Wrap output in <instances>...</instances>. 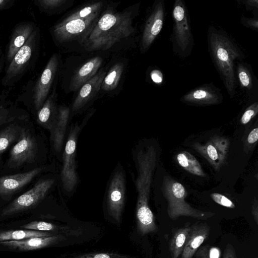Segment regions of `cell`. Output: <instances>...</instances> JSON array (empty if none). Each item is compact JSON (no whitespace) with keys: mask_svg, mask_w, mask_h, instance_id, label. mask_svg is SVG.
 <instances>
[{"mask_svg":"<svg viewBox=\"0 0 258 258\" xmlns=\"http://www.w3.org/2000/svg\"><path fill=\"white\" fill-rule=\"evenodd\" d=\"M56 95L53 90L41 108L37 112L36 122L40 126L50 131L57 113Z\"/></svg>","mask_w":258,"mask_h":258,"instance_id":"cb8c5ba5","label":"cell"},{"mask_svg":"<svg viewBox=\"0 0 258 258\" xmlns=\"http://www.w3.org/2000/svg\"><path fill=\"white\" fill-rule=\"evenodd\" d=\"M103 6L102 2L94 3L79 9L63 20L64 22L76 19H85L98 16Z\"/></svg>","mask_w":258,"mask_h":258,"instance_id":"f1b7e54d","label":"cell"},{"mask_svg":"<svg viewBox=\"0 0 258 258\" xmlns=\"http://www.w3.org/2000/svg\"><path fill=\"white\" fill-rule=\"evenodd\" d=\"M2 60V49L0 47V64H1Z\"/></svg>","mask_w":258,"mask_h":258,"instance_id":"ee69618b","label":"cell"},{"mask_svg":"<svg viewBox=\"0 0 258 258\" xmlns=\"http://www.w3.org/2000/svg\"><path fill=\"white\" fill-rule=\"evenodd\" d=\"M102 59L96 56L84 64L73 76L70 84L71 91H76L97 73L102 63Z\"/></svg>","mask_w":258,"mask_h":258,"instance_id":"7402d4cb","label":"cell"},{"mask_svg":"<svg viewBox=\"0 0 258 258\" xmlns=\"http://www.w3.org/2000/svg\"><path fill=\"white\" fill-rule=\"evenodd\" d=\"M223 96L221 90L212 83L198 86L183 95L180 100L192 105H212L221 103Z\"/></svg>","mask_w":258,"mask_h":258,"instance_id":"2e32d148","label":"cell"},{"mask_svg":"<svg viewBox=\"0 0 258 258\" xmlns=\"http://www.w3.org/2000/svg\"><path fill=\"white\" fill-rule=\"evenodd\" d=\"M124 65L121 62L114 64L105 75L101 88L105 91L112 90L117 86L123 71Z\"/></svg>","mask_w":258,"mask_h":258,"instance_id":"83f0119b","label":"cell"},{"mask_svg":"<svg viewBox=\"0 0 258 258\" xmlns=\"http://www.w3.org/2000/svg\"><path fill=\"white\" fill-rule=\"evenodd\" d=\"M150 75L151 78L154 83L160 84L163 82V76L160 70H154L151 72Z\"/></svg>","mask_w":258,"mask_h":258,"instance_id":"f35d334b","label":"cell"},{"mask_svg":"<svg viewBox=\"0 0 258 258\" xmlns=\"http://www.w3.org/2000/svg\"><path fill=\"white\" fill-rule=\"evenodd\" d=\"M229 146L228 139L216 136L211 138L205 144H195L194 148L218 170L225 160Z\"/></svg>","mask_w":258,"mask_h":258,"instance_id":"9a60e30c","label":"cell"},{"mask_svg":"<svg viewBox=\"0 0 258 258\" xmlns=\"http://www.w3.org/2000/svg\"><path fill=\"white\" fill-rule=\"evenodd\" d=\"M243 258H244V257Z\"/></svg>","mask_w":258,"mask_h":258,"instance_id":"f6af8a7d","label":"cell"},{"mask_svg":"<svg viewBox=\"0 0 258 258\" xmlns=\"http://www.w3.org/2000/svg\"><path fill=\"white\" fill-rule=\"evenodd\" d=\"M106 72L102 70L80 88L70 109L71 116L82 110L98 92L101 87Z\"/></svg>","mask_w":258,"mask_h":258,"instance_id":"e0dca14e","label":"cell"},{"mask_svg":"<svg viewBox=\"0 0 258 258\" xmlns=\"http://www.w3.org/2000/svg\"><path fill=\"white\" fill-rule=\"evenodd\" d=\"M258 140V128L256 127L252 130L249 134L247 137V141L249 144H253Z\"/></svg>","mask_w":258,"mask_h":258,"instance_id":"ab89813d","label":"cell"},{"mask_svg":"<svg viewBox=\"0 0 258 258\" xmlns=\"http://www.w3.org/2000/svg\"><path fill=\"white\" fill-rule=\"evenodd\" d=\"M258 112V103L255 102L248 106L243 113L240 122L245 124L247 123Z\"/></svg>","mask_w":258,"mask_h":258,"instance_id":"e575fe53","label":"cell"},{"mask_svg":"<svg viewBox=\"0 0 258 258\" xmlns=\"http://www.w3.org/2000/svg\"><path fill=\"white\" fill-rule=\"evenodd\" d=\"M131 13H104L81 40L89 50L107 49L134 31Z\"/></svg>","mask_w":258,"mask_h":258,"instance_id":"7a4b0ae2","label":"cell"},{"mask_svg":"<svg viewBox=\"0 0 258 258\" xmlns=\"http://www.w3.org/2000/svg\"><path fill=\"white\" fill-rule=\"evenodd\" d=\"M210 231V226L206 223H197L190 226L180 258H192L198 249L208 238Z\"/></svg>","mask_w":258,"mask_h":258,"instance_id":"ffe728a7","label":"cell"},{"mask_svg":"<svg viewBox=\"0 0 258 258\" xmlns=\"http://www.w3.org/2000/svg\"><path fill=\"white\" fill-rule=\"evenodd\" d=\"M72 258H131L120 254L108 252L86 253L77 255Z\"/></svg>","mask_w":258,"mask_h":258,"instance_id":"836d02e7","label":"cell"},{"mask_svg":"<svg viewBox=\"0 0 258 258\" xmlns=\"http://www.w3.org/2000/svg\"><path fill=\"white\" fill-rule=\"evenodd\" d=\"M178 164L190 173L200 176H205L201 166L196 158L187 152L178 154L176 157Z\"/></svg>","mask_w":258,"mask_h":258,"instance_id":"4316f807","label":"cell"},{"mask_svg":"<svg viewBox=\"0 0 258 258\" xmlns=\"http://www.w3.org/2000/svg\"><path fill=\"white\" fill-rule=\"evenodd\" d=\"M59 181V175L48 174L41 177L27 191L4 208L1 217H7L35 207L44 199Z\"/></svg>","mask_w":258,"mask_h":258,"instance_id":"8992f818","label":"cell"},{"mask_svg":"<svg viewBox=\"0 0 258 258\" xmlns=\"http://www.w3.org/2000/svg\"><path fill=\"white\" fill-rule=\"evenodd\" d=\"M194 255L197 258H220L221 251L219 247L206 244L200 247Z\"/></svg>","mask_w":258,"mask_h":258,"instance_id":"4dcf8cb0","label":"cell"},{"mask_svg":"<svg viewBox=\"0 0 258 258\" xmlns=\"http://www.w3.org/2000/svg\"><path fill=\"white\" fill-rule=\"evenodd\" d=\"M190 226H185L177 229L169 242V249L171 258H178L185 246Z\"/></svg>","mask_w":258,"mask_h":258,"instance_id":"484cf974","label":"cell"},{"mask_svg":"<svg viewBox=\"0 0 258 258\" xmlns=\"http://www.w3.org/2000/svg\"><path fill=\"white\" fill-rule=\"evenodd\" d=\"M236 79L241 88L248 95H257L258 81L250 64L239 61L236 68Z\"/></svg>","mask_w":258,"mask_h":258,"instance_id":"603a6c76","label":"cell"},{"mask_svg":"<svg viewBox=\"0 0 258 258\" xmlns=\"http://www.w3.org/2000/svg\"><path fill=\"white\" fill-rule=\"evenodd\" d=\"M126 174L119 163L113 171L106 187L105 200L108 215L119 223L124 208L126 194Z\"/></svg>","mask_w":258,"mask_h":258,"instance_id":"9c48e42d","label":"cell"},{"mask_svg":"<svg viewBox=\"0 0 258 258\" xmlns=\"http://www.w3.org/2000/svg\"><path fill=\"white\" fill-rule=\"evenodd\" d=\"M252 213L253 216L254 217L255 222H256V224H258V209H257V205L256 203L255 204H254L252 206Z\"/></svg>","mask_w":258,"mask_h":258,"instance_id":"7bdbcfd3","label":"cell"},{"mask_svg":"<svg viewBox=\"0 0 258 258\" xmlns=\"http://www.w3.org/2000/svg\"><path fill=\"white\" fill-rule=\"evenodd\" d=\"M25 119H28L25 115L13 114L5 108L0 109V127L16 120Z\"/></svg>","mask_w":258,"mask_h":258,"instance_id":"1f68e13d","label":"cell"},{"mask_svg":"<svg viewBox=\"0 0 258 258\" xmlns=\"http://www.w3.org/2000/svg\"><path fill=\"white\" fill-rule=\"evenodd\" d=\"M165 10L164 0L155 2L144 28L141 40L143 50L149 48L161 32L165 20Z\"/></svg>","mask_w":258,"mask_h":258,"instance_id":"4fadbf2b","label":"cell"},{"mask_svg":"<svg viewBox=\"0 0 258 258\" xmlns=\"http://www.w3.org/2000/svg\"><path fill=\"white\" fill-rule=\"evenodd\" d=\"M64 239V236L58 234L48 237H31L20 240L1 241L0 245L12 250L28 251L55 244Z\"/></svg>","mask_w":258,"mask_h":258,"instance_id":"d6986e66","label":"cell"},{"mask_svg":"<svg viewBox=\"0 0 258 258\" xmlns=\"http://www.w3.org/2000/svg\"><path fill=\"white\" fill-rule=\"evenodd\" d=\"M36 29V25L31 22H22L15 26L7 48L6 62L7 66Z\"/></svg>","mask_w":258,"mask_h":258,"instance_id":"ac0fdd59","label":"cell"},{"mask_svg":"<svg viewBox=\"0 0 258 258\" xmlns=\"http://www.w3.org/2000/svg\"><path fill=\"white\" fill-rule=\"evenodd\" d=\"M22 228L31 230L39 231H53L54 232H67V227H60L44 221H32L21 226Z\"/></svg>","mask_w":258,"mask_h":258,"instance_id":"f546056e","label":"cell"},{"mask_svg":"<svg viewBox=\"0 0 258 258\" xmlns=\"http://www.w3.org/2000/svg\"><path fill=\"white\" fill-rule=\"evenodd\" d=\"M70 119V109L67 106L58 107L56 118L49 131L50 141L54 153L61 161L66 136L69 128L68 122Z\"/></svg>","mask_w":258,"mask_h":258,"instance_id":"5bb4252c","label":"cell"},{"mask_svg":"<svg viewBox=\"0 0 258 258\" xmlns=\"http://www.w3.org/2000/svg\"><path fill=\"white\" fill-rule=\"evenodd\" d=\"M208 52L212 61L230 98L234 97L237 81L234 69L236 60L245 56L234 39L225 31L209 25L207 32Z\"/></svg>","mask_w":258,"mask_h":258,"instance_id":"6da1fadb","label":"cell"},{"mask_svg":"<svg viewBox=\"0 0 258 258\" xmlns=\"http://www.w3.org/2000/svg\"><path fill=\"white\" fill-rule=\"evenodd\" d=\"M98 16L85 19L62 21L53 27V36L59 42H68L79 38L81 40L94 26Z\"/></svg>","mask_w":258,"mask_h":258,"instance_id":"8fae6325","label":"cell"},{"mask_svg":"<svg viewBox=\"0 0 258 258\" xmlns=\"http://www.w3.org/2000/svg\"><path fill=\"white\" fill-rule=\"evenodd\" d=\"M211 197L214 202L222 206L232 209L235 207L234 204L223 195L219 193H212L211 194Z\"/></svg>","mask_w":258,"mask_h":258,"instance_id":"d590c367","label":"cell"},{"mask_svg":"<svg viewBox=\"0 0 258 258\" xmlns=\"http://www.w3.org/2000/svg\"><path fill=\"white\" fill-rule=\"evenodd\" d=\"M222 258H237L235 248L231 244L226 245Z\"/></svg>","mask_w":258,"mask_h":258,"instance_id":"74e56055","label":"cell"},{"mask_svg":"<svg viewBox=\"0 0 258 258\" xmlns=\"http://www.w3.org/2000/svg\"><path fill=\"white\" fill-rule=\"evenodd\" d=\"M66 2V0H37L35 2L41 10L47 11L59 7Z\"/></svg>","mask_w":258,"mask_h":258,"instance_id":"d6a6232c","label":"cell"},{"mask_svg":"<svg viewBox=\"0 0 258 258\" xmlns=\"http://www.w3.org/2000/svg\"><path fill=\"white\" fill-rule=\"evenodd\" d=\"M44 144L29 121L22 128L18 141L11 147L9 157L0 170L1 174H15L22 169H34L39 165Z\"/></svg>","mask_w":258,"mask_h":258,"instance_id":"3957f363","label":"cell"},{"mask_svg":"<svg viewBox=\"0 0 258 258\" xmlns=\"http://www.w3.org/2000/svg\"><path fill=\"white\" fill-rule=\"evenodd\" d=\"M40 43V31L38 28L32 34L23 46L16 53L7 66L2 79L3 85H11L18 81L38 56Z\"/></svg>","mask_w":258,"mask_h":258,"instance_id":"ba28073f","label":"cell"},{"mask_svg":"<svg viewBox=\"0 0 258 258\" xmlns=\"http://www.w3.org/2000/svg\"><path fill=\"white\" fill-rule=\"evenodd\" d=\"M172 16L173 26L170 40L173 52L180 57H186L191 54L195 43L190 17L183 0L175 1Z\"/></svg>","mask_w":258,"mask_h":258,"instance_id":"5b68a950","label":"cell"},{"mask_svg":"<svg viewBox=\"0 0 258 258\" xmlns=\"http://www.w3.org/2000/svg\"><path fill=\"white\" fill-rule=\"evenodd\" d=\"M58 234L56 232L31 230H0V242L20 240L31 237H48Z\"/></svg>","mask_w":258,"mask_h":258,"instance_id":"d4e9b609","label":"cell"},{"mask_svg":"<svg viewBox=\"0 0 258 258\" xmlns=\"http://www.w3.org/2000/svg\"><path fill=\"white\" fill-rule=\"evenodd\" d=\"M59 59L56 54H53L37 80L34 89L33 103L37 112L48 97L49 92L58 67Z\"/></svg>","mask_w":258,"mask_h":258,"instance_id":"7c38bea8","label":"cell"},{"mask_svg":"<svg viewBox=\"0 0 258 258\" xmlns=\"http://www.w3.org/2000/svg\"><path fill=\"white\" fill-rule=\"evenodd\" d=\"M54 164L42 165L28 171L0 176V199L10 200L43 173H53Z\"/></svg>","mask_w":258,"mask_h":258,"instance_id":"30bf717a","label":"cell"},{"mask_svg":"<svg viewBox=\"0 0 258 258\" xmlns=\"http://www.w3.org/2000/svg\"><path fill=\"white\" fill-rule=\"evenodd\" d=\"M88 119L86 116L80 124L75 123L69 126L59 175V182L62 192L67 196H71L75 192L79 182L76 166L77 144L79 135Z\"/></svg>","mask_w":258,"mask_h":258,"instance_id":"277c9868","label":"cell"},{"mask_svg":"<svg viewBox=\"0 0 258 258\" xmlns=\"http://www.w3.org/2000/svg\"><path fill=\"white\" fill-rule=\"evenodd\" d=\"M241 24L248 28L252 29L256 31L258 30V20L254 18H248L244 16L241 17Z\"/></svg>","mask_w":258,"mask_h":258,"instance_id":"8d00e7d4","label":"cell"},{"mask_svg":"<svg viewBox=\"0 0 258 258\" xmlns=\"http://www.w3.org/2000/svg\"><path fill=\"white\" fill-rule=\"evenodd\" d=\"M14 3L13 0H0V11L10 8Z\"/></svg>","mask_w":258,"mask_h":258,"instance_id":"b9f144b4","label":"cell"},{"mask_svg":"<svg viewBox=\"0 0 258 258\" xmlns=\"http://www.w3.org/2000/svg\"><path fill=\"white\" fill-rule=\"evenodd\" d=\"M162 191L168 203V216L173 220L180 216L206 220L215 215L214 213L202 211L191 207L185 201L186 191L184 186L167 176L164 178Z\"/></svg>","mask_w":258,"mask_h":258,"instance_id":"52a82bcc","label":"cell"},{"mask_svg":"<svg viewBox=\"0 0 258 258\" xmlns=\"http://www.w3.org/2000/svg\"><path fill=\"white\" fill-rule=\"evenodd\" d=\"M244 4L246 6V8L249 10L253 9L258 8V1L257 0H247L243 1Z\"/></svg>","mask_w":258,"mask_h":258,"instance_id":"60d3db41","label":"cell"},{"mask_svg":"<svg viewBox=\"0 0 258 258\" xmlns=\"http://www.w3.org/2000/svg\"><path fill=\"white\" fill-rule=\"evenodd\" d=\"M28 119L16 120L0 127V170L2 157L18 140L21 131Z\"/></svg>","mask_w":258,"mask_h":258,"instance_id":"44dd1931","label":"cell"}]
</instances>
